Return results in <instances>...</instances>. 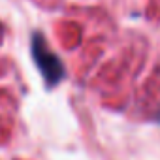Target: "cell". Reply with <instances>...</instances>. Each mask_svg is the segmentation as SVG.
Masks as SVG:
<instances>
[{"label": "cell", "instance_id": "7a4b0ae2", "mask_svg": "<svg viewBox=\"0 0 160 160\" xmlns=\"http://www.w3.org/2000/svg\"><path fill=\"white\" fill-rule=\"evenodd\" d=\"M158 122H160V115H158Z\"/></svg>", "mask_w": 160, "mask_h": 160}, {"label": "cell", "instance_id": "6da1fadb", "mask_svg": "<svg viewBox=\"0 0 160 160\" xmlns=\"http://www.w3.org/2000/svg\"><path fill=\"white\" fill-rule=\"evenodd\" d=\"M30 51H32V58H34L38 70L42 72L47 87L58 85L64 79V64L51 51V47L47 45V42L43 40V36L40 32H34L32 42H30Z\"/></svg>", "mask_w": 160, "mask_h": 160}]
</instances>
